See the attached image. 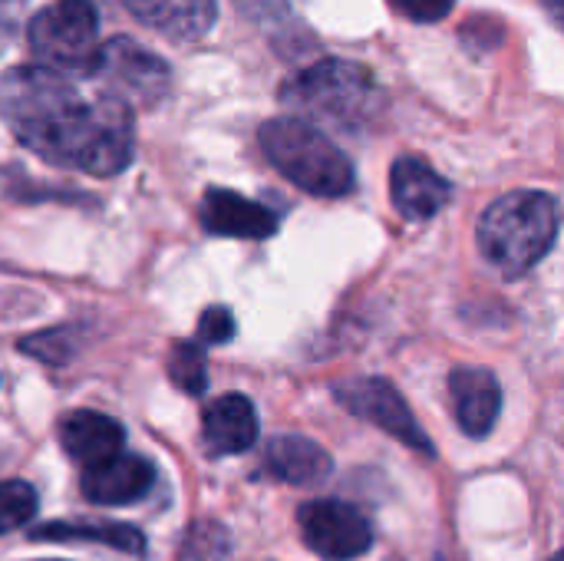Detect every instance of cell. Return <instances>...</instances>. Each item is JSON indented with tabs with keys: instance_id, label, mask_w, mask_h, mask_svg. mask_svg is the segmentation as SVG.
I'll list each match as a JSON object with an SVG mask.
<instances>
[{
	"instance_id": "1",
	"label": "cell",
	"mask_w": 564,
	"mask_h": 561,
	"mask_svg": "<svg viewBox=\"0 0 564 561\" xmlns=\"http://www.w3.org/2000/svg\"><path fill=\"white\" fill-rule=\"evenodd\" d=\"M0 119L23 149L50 165L86 175H119L135 155V119L116 96L86 103L76 86L40 66L0 76Z\"/></svg>"
},
{
	"instance_id": "2",
	"label": "cell",
	"mask_w": 564,
	"mask_h": 561,
	"mask_svg": "<svg viewBox=\"0 0 564 561\" xmlns=\"http://www.w3.org/2000/svg\"><path fill=\"white\" fill-rule=\"evenodd\" d=\"M555 238L558 202L549 192H509L479 218V251L502 278H522L552 251Z\"/></svg>"
},
{
	"instance_id": "3",
	"label": "cell",
	"mask_w": 564,
	"mask_h": 561,
	"mask_svg": "<svg viewBox=\"0 0 564 561\" xmlns=\"http://www.w3.org/2000/svg\"><path fill=\"white\" fill-rule=\"evenodd\" d=\"M281 103L297 109V119L304 122L321 119L337 129H360L380 112L383 93L367 66L350 60H321L284 83Z\"/></svg>"
},
{
	"instance_id": "4",
	"label": "cell",
	"mask_w": 564,
	"mask_h": 561,
	"mask_svg": "<svg viewBox=\"0 0 564 561\" xmlns=\"http://www.w3.org/2000/svg\"><path fill=\"white\" fill-rule=\"evenodd\" d=\"M258 142L264 159L307 195L340 198L357 182L350 159L314 122L297 116L268 119L258 132Z\"/></svg>"
},
{
	"instance_id": "5",
	"label": "cell",
	"mask_w": 564,
	"mask_h": 561,
	"mask_svg": "<svg viewBox=\"0 0 564 561\" xmlns=\"http://www.w3.org/2000/svg\"><path fill=\"white\" fill-rule=\"evenodd\" d=\"M26 46L33 66L56 76H93L99 63V17L89 0H53L30 17Z\"/></svg>"
},
{
	"instance_id": "6",
	"label": "cell",
	"mask_w": 564,
	"mask_h": 561,
	"mask_svg": "<svg viewBox=\"0 0 564 561\" xmlns=\"http://www.w3.org/2000/svg\"><path fill=\"white\" fill-rule=\"evenodd\" d=\"M334 397L357 420L380 427L383 433H390L393 440H400L403 446H410L423 456H436L433 440L423 433V427L416 423L413 410L406 407V400L397 393L393 384H387L380 377H354V380L337 384Z\"/></svg>"
},
{
	"instance_id": "7",
	"label": "cell",
	"mask_w": 564,
	"mask_h": 561,
	"mask_svg": "<svg viewBox=\"0 0 564 561\" xmlns=\"http://www.w3.org/2000/svg\"><path fill=\"white\" fill-rule=\"evenodd\" d=\"M297 526L304 546L324 561L360 559L373 546L370 519L340 499H314L297 509Z\"/></svg>"
},
{
	"instance_id": "8",
	"label": "cell",
	"mask_w": 564,
	"mask_h": 561,
	"mask_svg": "<svg viewBox=\"0 0 564 561\" xmlns=\"http://www.w3.org/2000/svg\"><path fill=\"white\" fill-rule=\"evenodd\" d=\"M93 76L106 83V96H116L129 109L132 103L152 106L169 93V66L129 36L102 43Z\"/></svg>"
},
{
	"instance_id": "9",
	"label": "cell",
	"mask_w": 564,
	"mask_h": 561,
	"mask_svg": "<svg viewBox=\"0 0 564 561\" xmlns=\"http://www.w3.org/2000/svg\"><path fill=\"white\" fill-rule=\"evenodd\" d=\"M390 198L406 222H426L449 205L453 185L420 155H400L390 172Z\"/></svg>"
},
{
	"instance_id": "10",
	"label": "cell",
	"mask_w": 564,
	"mask_h": 561,
	"mask_svg": "<svg viewBox=\"0 0 564 561\" xmlns=\"http://www.w3.org/2000/svg\"><path fill=\"white\" fill-rule=\"evenodd\" d=\"M198 218H202L205 231L221 235V238L261 241L278 231V215L271 208H264L231 188H208L198 205Z\"/></svg>"
},
{
	"instance_id": "11",
	"label": "cell",
	"mask_w": 564,
	"mask_h": 561,
	"mask_svg": "<svg viewBox=\"0 0 564 561\" xmlns=\"http://www.w3.org/2000/svg\"><path fill=\"white\" fill-rule=\"evenodd\" d=\"M155 483V466L135 453H116L83 473V496L96 506H129Z\"/></svg>"
},
{
	"instance_id": "12",
	"label": "cell",
	"mask_w": 564,
	"mask_h": 561,
	"mask_svg": "<svg viewBox=\"0 0 564 561\" xmlns=\"http://www.w3.org/2000/svg\"><path fill=\"white\" fill-rule=\"evenodd\" d=\"M449 397L456 420L466 436L482 440L492 433L502 413V387L492 370L486 367H456L449 374Z\"/></svg>"
},
{
	"instance_id": "13",
	"label": "cell",
	"mask_w": 564,
	"mask_h": 561,
	"mask_svg": "<svg viewBox=\"0 0 564 561\" xmlns=\"http://www.w3.org/2000/svg\"><path fill=\"white\" fill-rule=\"evenodd\" d=\"M258 440V410L245 393H225L202 413V443L212 456L248 453Z\"/></svg>"
},
{
	"instance_id": "14",
	"label": "cell",
	"mask_w": 564,
	"mask_h": 561,
	"mask_svg": "<svg viewBox=\"0 0 564 561\" xmlns=\"http://www.w3.org/2000/svg\"><path fill=\"white\" fill-rule=\"evenodd\" d=\"M122 7L149 30L169 40H198L215 26V0H122Z\"/></svg>"
},
{
	"instance_id": "15",
	"label": "cell",
	"mask_w": 564,
	"mask_h": 561,
	"mask_svg": "<svg viewBox=\"0 0 564 561\" xmlns=\"http://www.w3.org/2000/svg\"><path fill=\"white\" fill-rule=\"evenodd\" d=\"M122 443L126 430L99 410H73L59 420V446L83 466H96L122 453Z\"/></svg>"
},
{
	"instance_id": "16",
	"label": "cell",
	"mask_w": 564,
	"mask_h": 561,
	"mask_svg": "<svg viewBox=\"0 0 564 561\" xmlns=\"http://www.w3.org/2000/svg\"><path fill=\"white\" fill-rule=\"evenodd\" d=\"M264 473L288 486H317L334 473V460L307 436H274L264 450Z\"/></svg>"
},
{
	"instance_id": "17",
	"label": "cell",
	"mask_w": 564,
	"mask_h": 561,
	"mask_svg": "<svg viewBox=\"0 0 564 561\" xmlns=\"http://www.w3.org/2000/svg\"><path fill=\"white\" fill-rule=\"evenodd\" d=\"M30 539L33 542H93V546H106L126 555L145 552V536L119 522H46L36 532H30Z\"/></svg>"
},
{
	"instance_id": "18",
	"label": "cell",
	"mask_w": 564,
	"mask_h": 561,
	"mask_svg": "<svg viewBox=\"0 0 564 561\" xmlns=\"http://www.w3.org/2000/svg\"><path fill=\"white\" fill-rule=\"evenodd\" d=\"M169 380L192 397H202L208 387V360L198 341H178L169 354Z\"/></svg>"
},
{
	"instance_id": "19",
	"label": "cell",
	"mask_w": 564,
	"mask_h": 561,
	"mask_svg": "<svg viewBox=\"0 0 564 561\" xmlns=\"http://www.w3.org/2000/svg\"><path fill=\"white\" fill-rule=\"evenodd\" d=\"M33 516H36V493H33V486L20 483V479L0 483V536L13 532V529H23Z\"/></svg>"
},
{
	"instance_id": "20",
	"label": "cell",
	"mask_w": 564,
	"mask_h": 561,
	"mask_svg": "<svg viewBox=\"0 0 564 561\" xmlns=\"http://www.w3.org/2000/svg\"><path fill=\"white\" fill-rule=\"evenodd\" d=\"M235 337V317L228 308H208L198 321V344L202 347H218Z\"/></svg>"
},
{
	"instance_id": "21",
	"label": "cell",
	"mask_w": 564,
	"mask_h": 561,
	"mask_svg": "<svg viewBox=\"0 0 564 561\" xmlns=\"http://www.w3.org/2000/svg\"><path fill=\"white\" fill-rule=\"evenodd\" d=\"M390 3L397 7L400 17L413 23H440L456 7V0H390Z\"/></svg>"
},
{
	"instance_id": "22",
	"label": "cell",
	"mask_w": 564,
	"mask_h": 561,
	"mask_svg": "<svg viewBox=\"0 0 564 561\" xmlns=\"http://www.w3.org/2000/svg\"><path fill=\"white\" fill-rule=\"evenodd\" d=\"M23 10H26V0H0V53H3L7 43L13 40Z\"/></svg>"
},
{
	"instance_id": "23",
	"label": "cell",
	"mask_w": 564,
	"mask_h": 561,
	"mask_svg": "<svg viewBox=\"0 0 564 561\" xmlns=\"http://www.w3.org/2000/svg\"><path fill=\"white\" fill-rule=\"evenodd\" d=\"M552 561H562V555H555V559H552Z\"/></svg>"
}]
</instances>
